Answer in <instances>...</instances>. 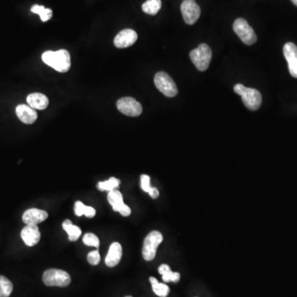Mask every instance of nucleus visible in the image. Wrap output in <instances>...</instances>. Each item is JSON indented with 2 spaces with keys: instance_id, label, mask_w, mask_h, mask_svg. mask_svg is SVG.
Here are the masks:
<instances>
[{
  "instance_id": "1",
  "label": "nucleus",
  "mask_w": 297,
  "mask_h": 297,
  "mask_svg": "<svg viewBox=\"0 0 297 297\" xmlns=\"http://www.w3.org/2000/svg\"><path fill=\"white\" fill-rule=\"evenodd\" d=\"M42 61L57 71L65 73L70 69V55L66 50H47L42 54Z\"/></svg>"
},
{
  "instance_id": "2",
  "label": "nucleus",
  "mask_w": 297,
  "mask_h": 297,
  "mask_svg": "<svg viewBox=\"0 0 297 297\" xmlns=\"http://www.w3.org/2000/svg\"><path fill=\"white\" fill-rule=\"evenodd\" d=\"M234 91L241 96L244 104L252 111H256L262 104V95L257 89L245 87L238 84L234 87Z\"/></svg>"
},
{
  "instance_id": "3",
  "label": "nucleus",
  "mask_w": 297,
  "mask_h": 297,
  "mask_svg": "<svg viewBox=\"0 0 297 297\" xmlns=\"http://www.w3.org/2000/svg\"><path fill=\"white\" fill-rule=\"evenodd\" d=\"M190 58L199 71H205L210 65L212 58V51L206 44H201L198 47L192 50Z\"/></svg>"
},
{
  "instance_id": "4",
  "label": "nucleus",
  "mask_w": 297,
  "mask_h": 297,
  "mask_svg": "<svg viewBox=\"0 0 297 297\" xmlns=\"http://www.w3.org/2000/svg\"><path fill=\"white\" fill-rule=\"evenodd\" d=\"M163 239V234L157 230H154L148 234L144 240L142 249V255L145 260L148 262L154 260V258L156 256L158 245L162 243Z\"/></svg>"
},
{
  "instance_id": "5",
  "label": "nucleus",
  "mask_w": 297,
  "mask_h": 297,
  "mask_svg": "<svg viewBox=\"0 0 297 297\" xmlns=\"http://www.w3.org/2000/svg\"><path fill=\"white\" fill-rule=\"evenodd\" d=\"M44 284L47 286L65 287L70 284V274L61 269H48L42 277Z\"/></svg>"
},
{
  "instance_id": "6",
  "label": "nucleus",
  "mask_w": 297,
  "mask_h": 297,
  "mask_svg": "<svg viewBox=\"0 0 297 297\" xmlns=\"http://www.w3.org/2000/svg\"><path fill=\"white\" fill-rule=\"evenodd\" d=\"M154 85L168 98H174L178 94V88L173 78L165 72H158L154 76Z\"/></svg>"
},
{
  "instance_id": "7",
  "label": "nucleus",
  "mask_w": 297,
  "mask_h": 297,
  "mask_svg": "<svg viewBox=\"0 0 297 297\" xmlns=\"http://www.w3.org/2000/svg\"><path fill=\"white\" fill-rule=\"evenodd\" d=\"M234 33H236L241 41L248 46H251L257 41V36L254 29L250 26L246 20L244 18H238L235 20L233 25Z\"/></svg>"
},
{
  "instance_id": "8",
  "label": "nucleus",
  "mask_w": 297,
  "mask_h": 297,
  "mask_svg": "<svg viewBox=\"0 0 297 297\" xmlns=\"http://www.w3.org/2000/svg\"><path fill=\"white\" fill-rule=\"evenodd\" d=\"M181 12L184 22L188 25L195 23L201 15V9L195 0H183L181 5Z\"/></svg>"
},
{
  "instance_id": "9",
  "label": "nucleus",
  "mask_w": 297,
  "mask_h": 297,
  "mask_svg": "<svg viewBox=\"0 0 297 297\" xmlns=\"http://www.w3.org/2000/svg\"><path fill=\"white\" fill-rule=\"evenodd\" d=\"M117 109L124 115L129 117H138L142 113V106L137 100L130 97H126L118 100Z\"/></svg>"
},
{
  "instance_id": "10",
  "label": "nucleus",
  "mask_w": 297,
  "mask_h": 297,
  "mask_svg": "<svg viewBox=\"0 0 297 297\" xmlns=\"http://www.w3.org/2000/svg\"><path fill=\"white\" fill-rule=\"evenodd\" d=\"M283 54L288 63L290 74L297 78V46L292 42L286 43L283 47Z\"/></svg>"
},
{
  "instance_id": "11",
  "label": "nucleus",
  "mask_w": 297,
  "mask_h": 297,
  "mask_svg": "<svg viewBox=\"0 0 297 297\" xmlns=\"http://www.w3.org/2000/svg\"><path fill=\"white\" fill-rule=\"evenodd\" d=\"M138 36L132 29H124L121 31L114 39V45L117 48H126L132 46L137 41Z\"/></svg>"
},
{
  "instance_id": "12",
  "label": "nucleus",
  "mask_w": 297,
  "mask_h": 297,
  "mask_svg": "<svg viewBox=\"0 0 297 297\" xmlns=\"http://www.w3.org/2000/svg\"><path fill=\"white\" fill-rule=\"evenodd\" d=\"M21 237L26 245L33 247L39 243L41 233L37 225H28L21 231Z\"/></svg>"
},
{
  "instance_id": "13",
  "label": "nucleus",
  "mask_w": 297,
  "mask_h": 297,
  "mask_svg": "<svg viewBox=\"0 0 297 297\" xmlns=\"http://www.w3.org/2000/svg\"><path fill=\"white\" fill-rule=\"evenodd\" d=\"M48 218L46 210L32 208L26 210L22 215V222L26 225H37L45 222Z\"/></svg>"
},
{
  "instance_id": "14",
  "label": "nucleus",
  "mask_w": 297,
  "mask_h": 297,
  "mask_svg": "<svg viewBox=\"0 0 297 297\" xmlns=\"http://www.w3.org/2000/svg\"><path fill=\"white\" fill-rule=\"evenodd\" d=\"M16 114L21 122L28 125L34 123L37 119V113L35 109L29 105H18L16 107Z\"/></svg>"
},
{
  "instance_id": "15",
  "label": "nucleus",
  "mask_w": 297,
  "mask_h": 297,
  "mask_svg": "<svg viewBox=\"0 0 297 297\" xmlns=\"http://www.w3.org/2000/svg\"><path fill=\"white\" fill-rule=\"evenodd\" d=\"M122 257V247L119 243L112 244L105 258V263L109 267H114L119 263Z\"/></svg>"
},
{
  "instance_id": "16",
  "label": "nucleus",
  "mask_w": 297,
  "mask_h": 297,
  "mask_svg": "<svg viewBox=\"0 0 297 297\" xmlns=\"http://www.w3.org/2000/svg\"><path fill=\"white\" fill-rule=\"evenodd\" d=\"M26 102L31 107L37 110H44L49 105V100L46 95L42 93H31L26 98Z\"/></svg>"
},
{
  "instance_id": "17",
  "label": "nucleus",
  "mask_w": 297,
  "mask_h": 297,
  "mask_svg": "<svg viewBox=\"0 0 297 297\" xmlns=\"http://www.w3.org/2000/svg\"><path fill=\"white\" fill-rule=\"evenodd\" d=\"M158 273L162 275V279L164 282H177L180 281V274L175 272H172L169 265L162 264L158 267Z\"/></svg>"
},
{
  "instance_id": "18",
  "label": "nucleus",
  "mask_w": 297,
  "mask_h": 297,
  "mask_svg": "<svg viewBox=\"0 0 297 297\" xmlns=\"http://www.w3.org/2000/svg\"><path fill=\"white\" fill-rule=\"evenodd\" d=\"M107 201H109V204L113 206V210L117 212H119L120 210L122 208V206L125 205L122 193L116 189L109 192V194H107Z\"/></svg>"
},
{
  "instance_id": "19",
  "label": "nucleus",
  "mask_w": 297,
  "mask_h": 297,
  "mask_svg": "<svg viewBox=\"0 0 297 297\" xmlns=\"http://www.w3.org/2000/svg\"><path fill=\"white\" fill-rule=\"evenodd\" d=\"M62 227L69 235V240L76 241L80 237L81 233H82L80 228L73 225L70 220H65L62 224Z\"/></svg>"
},
{
  "instance_id": "20",
  "label": "nucleus",
  "mask_w": 297,
  "mask_h": 297,
  "mask_svg": "<svg viewBox=\"0 0 297 297\" xmlns=\"http://www.w3.org/2000/svg\"><path fill=\"white\" fill-rule=\"evenodd\" d=\"M150 282L151 283L152 289L157 295L160 297H166L169 295V287L165 283L158 282V280L153 277H150Z\"/></svg>"
},
{
  "instance_id": "21",
  "label": "nucleus",
  "mask_w": 297,
  "mask_h": 297,
  "mask_svg": "<svg viewBox=\"0 0 297 297\" xmlns=\"http://www.w3.org/2000/svg\"><path fill=\"white\" fill-rule=\"evenodd\" d=\"M162 3L161 0H147L142 5V10L150 15H156L160 10Z\"/></svg>"
},
{
  "instance_id": "22",
  "label": "nucleus",
  "mask_w": 297,
  "mask_h": 297,
  "mask_svg": "<svg viewBox=\"0 0 297 297\" xmlns=\"http://www.w3.org/2000/svg\"><path fill=\"white\" fill-rule=\"evenodd\" d=\"M31 11L33 12V13L38 14L42 22H47L48 20H50L53 15L51 9H46L45 7L41 6V5H33L31 9Z\"/></svg>"
},
{
  "instance_id": "23",
  "label": "nucleus",
  "mask_w": 297,
  "mask_h": 297,
  "mask_svg": "<svg viewBox=\"0 0 297 297\" xmlns=\"http://www.w3.org/2000/svg\"><path fill=\"white\" fill-rule=\"evenodd\" d=\"M13 289V283L5 276H0V297H9Z\"/></svg>"
},
{
  "instance_id": "24",
  "label": "nucleus",
  "mask_w": 297,
  "mask_h": 297,
  "mask_svg": "<svg viewBox=\"0 0 297 297\" xmlns=\"http://www.w3.org/2000/svg\"><path fill=\"white\" fill-rule=\"evenodd\" d=\"M120 185V180L117 178L112 177L109 178V180L105 182H99L97 185V187L99 189L100 191H113L117 188Z\"/></svg>"
},
{
  "instance_id": "25",
  "label": "nucleus",
  "mask_w": 297,
  "mask_h": 297,
  "mask_svg": "<svg viewBox=\"0 0 297 297\" xmlns=\"http://www.w3.org/2000/svg\"><path fill=\"white\" fill-rule=\"evenodd\" d=\"M83 242L88 246H93V247L98 248L100 245L99 239L98 236L93 233H87L85 234L83 238Z\"/></svg>"
},
{
  "instance_id": "26",
  "label": "nucleus",
  "mask_w": 297,
  "mask_h": 297,
  "mask_svg": "<svg viewBox=\"0 0 297 297\" xmlns=\"http://www.w3.org/2000/svg\"><path fill=\"white\" fill-rule=\"evenodd\" d=\"M88 262L91 265H98L101 260V257H100L99 252L98 250H94L92 251L88 254L87 256Z\"/></svg>"
},
{
  "instance_id": "27",
  "label": "nucleus",
  "mask_w": 297,
  "mask_h": 297,
  "mask_svg": "<svg viewBox=\"0 0 297 297\" xmlns=\"http://www.w3.org/2000/svg\"><path fill=\"white\" fill-rule=\"evenodd\" d=\"M141 186L144 192L149 193L150 187H151L150 176L146 175V174H142L141 176Z\"/></svg>"
},
{
  "instance_id": "28",
  "label": "nucleus",
  "mask_w": 297,
  "mask_h": 297,
  "mask_svg": "<svg viewBox=\"0 0 297 297\" xmlns=\"http://www.w3.org/2000/svg\"><path fill=\"white\" fill-rule=\"evenodd\" d=\"M85 205L80 201L75 202L74 204V214L77 217H82L85 214Z\"/></svg>"
},
{
  "instance_id": "29",
  "label": "nucleus",
  "mask_w": 297,
  "mask_h": 297,
  "mask_svg": "<svg viewBox=\"0 0 297 297\" xmlns=\"http://www.w3.org/2000/svg\"><path fill=\"white\" fill-rule=\"evenodd\" d=\"M84 215L85 217H89V218H92V217L96 215V210L92 206H85V214Z\"/></svg>"
},
{
  "instance_id": "30",
  "label": "nucleus",
  "mask_w": 297,
  "mask_h": 297,
  "mask_svg": "<svg viewBox=\"0 0 297 297\" xmlns=\"http://www.w3.org/2000/svg\"><path fill=\"white\" fill-rule=\"evenodd\" d=\"M119 213L123 217H129L130 215V213H131V210H130L128 206H126L125 204L122 206V208L120 210Z\"/></svg>"
},
{
  "instance_id": "31",
  "label": "nucleus",
  "mask_w": 297,
  "mask_h": 297,
  "mask_svg": "<svg viewBox=\"0 0 297 297\" xmlns=\"http://www.w3.org/2000/svg\"><path fill=\"white\" fill-rule=\"evenodd\" d=\"M149 194H150V197H151L153 199H156L159 197V192H158V189L156 187H154V186H151L149 191Z\"/></svg>"
},
{
  "instance_id": "32",
  "label": "nucleus",
  "mask_w": 297,
  "mask_h": 297,
  "mask_svg": "<svg viewBox=\"0 0 297 297\" xmlns=\"http://www.w3.org/2000/svg\"><path fill=\"white\" fill-rule=\"evenodd\" d=\"M291 2H292L295 6H297V0H291Z\"/></svg>"
},
{
  "instance_id": "33",
  "label": "nucleus",
  "mask_w": 297,
  "mask_h": 297,
  "mask_svg": "<svg viewBox=\"0 0 297 297\" xmlns=\"http://www.w3.org/2000/svg\"><path fill=\"white\" fill-rule=\"evenodd\" d=\"M126 297H132V296H131V295H128V296H126Z\"/></svg>"
}]
</instances>
